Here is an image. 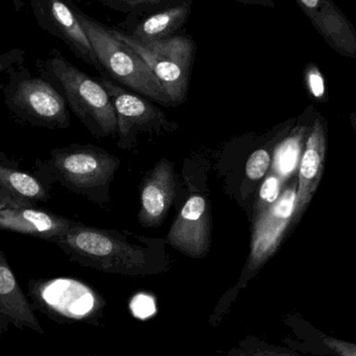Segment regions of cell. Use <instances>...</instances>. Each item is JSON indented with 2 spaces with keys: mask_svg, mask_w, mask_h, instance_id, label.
<instances>
[{
  "mask_svg": "<svg viewBox=\"0 0 356 356\" xmlns=\"http://www.w3.org/2000/svg\"><path fill=\"white\" fill-rule=\"evenodd\" d=\"M120 161L92 145L71 144L50 150L47 159L35 162L33 175L51 188L58 184L75 194L93 198L96 191L114 177Z\"/></svg>",
  "mask_w": 356,
  "mask_h": 356,
  "instance_id": "4",
  "label": "cell"
},
{
  "mask_svg": "<svg viewBox=\"0 0 356 356\" xmlns=\"http://www.w3.org/2000/svg\"><path fill=\"white\" fill-rule=\"evenodd\" d=\"M297 152H298V148L296 143L289 142V144H286L280 154V166L282 172L286 173L292 170L296 163Z\"/></svg>",
  "mask_w": 356,
  "mask_h": 356,
  "instance_id": "25",
  "label": "cell"
},
{
  "mask_svg": "<svg viewBox=\"0 0 356 356\" xmlns=\"http://www.w3.org/2000/svg\"><path fill=\"white\" fill-rule=\"evenodd\" d=\"M38 25L62 40L76 58L104 73L89 38L66 0H29Z\"/></svg>",
  "mask_w": 356,
  "mask_h": 356,
  "instance_id": "8",
  "label": "cell"
},
{
  "mask_svg": "<svg viewBox=\"0 0 356 356\" xmlns=\"http://www.w3.org/2000/svg\"><path fill=\"white\" fill-rule=\"evenodd\" d=\"M0 191L33 204L45 203L51 198L50 188L37 175L21 169L18 161L0 152Z\"/></svg>",
  "mask_w": 356,
  "mask_h": 356,
  "instance_id": "16",
  "label": "cell"
},
{
  "mask_svg": "<svg viewBox=\"0 0 356 356\" xmlns=\"http://www.w3.org/2000/svg\"><path fill=\"white\" fill-rule=\"evenodd\" d=\"M325 140L319 123L315 127L309 142L307 150L303 154L299 175V190L296 196V211H300L311 200L312 195L317 188L323 169Z\"/></svg>",
  "mask_w": 356,
  "mask_h": 356,
  "instance_id": "17",
  "label": "cell"
},
{
  "mask_svg": "<svg viewBox=\"0 0 356 356\" xmlns=\"http://www.w3.org/2000/svg\"><path fill=\"white\" fill-rule=\"evenodd\" d=\"M171 246L182 254L202 259L211 244V221L204 197H190L178 213L168 232Z\"/></svg>",
  "mask_w": 356,
  "mask_h": 356,
  "instance_id": "9",
  "label": "cell"
},
{
  "mask_svg": "<svg viewBox=\"0 0 356 356\" xmlns=\"http://www.w3.org/2000/svg\"><path fill=\"white\" fill-rule=\"evenodd\" d=\"M320 342L336 356H356V344L320 334Z\"/></svg>",
  "mask_w": 356,
  "mask_h": 356,
  "instance_id": "22",
  "label": "cell"
},
{
  "mask_svg": "<svg viewBox=\"0 0 356 356\" xmlns=\"http://www.w3.org/2000/svg\"><path fill=\"white\" fill-rule=\"evenodd\" d=\"M37 207L29 201L22 200V199L16 198L8 193L0 191V209H6V207Z\"/></svg>",
  "mask_w": 356,
  "mask_h": 356,
  "instance_id": "26",
  "label": "cell"
},
{
  "mask_svg": "<svg viewBox=\"0 0 356 356\" xmlns=\"http://www.w3.org/2000/svg\"><path fill=\"white\" fill-rule=\"evenodd\" d=\"M108 92L117 115V131L122 139L138 129H152L166 122L164 114L147 100L135 95L106 76L97 79Z\"/></svg>",
  "mask_w": 356,
  "mask_h": 356,
  "instance_id": "11",
  "label": "cell"
},
{
  "mask_svg": "<svg viewBox=\"0 0 356 356\" xmlns=\"http://www.w3.org/2000/svg\"><path fill=\"white\" fill-rule=\"evenodd\" d=\"M243 4H248V6H261L265 8H275V2L274 0H236Z\"/></svg>",
  "mask_w": 356,
  "mask_h": 356,
  "instance_id": "28",
  "label": "cell"
},
{
  "mask_svg": "<svg viewBox=\"0 0 356 356\" xmlns=\"http://www.w3.org/2000/svg\"><path fill=\"white\" fill-rule=\"evenodd\" d=\"M74 221L37 207L0 209V230L40 238L56 244Z\"/></svg>",
  "mask_w": 356,
  "mask_h": 356,
  "instance_id": "10",
  "label": "cell"
},
{
  "mask_svg": "<svg viewBox=\"0 0 356 356\" xmlns=\"http://www.w3.org/2000/svg\"><path fill=\"white\" fill-rule=\"evenodd\" d=\"M6 74L4 104L17 121L50 131L69 129L68 104L50 81L31 74L24 64L10 67Z\"/></svg>",
  "mask_w": 356,
  "mask_h": 356,
  "instance_id": "5",
  "label": "cell"
},
{
  "mask_svg": "<svg viewBox=\"0 0 356 356\" xmlns=\"http://www.w3.org/2000/svg\"><path fill=\"white\" fill-rule=\"evenodd\" d=\"M193 0H186L179 6L161 10L131 25L127 33L141 43H152L178 35L186 24L192 13ZM123 33V31H122Z\"/></svg>",
  "mask_w": 356,
  "mask_h": 356,
  "instance_id": "15",
  "label": "cell"
},
{
  "mask_svg": "<svg viewBox=\"0 0 356 356\" xmlns=\"http://www.w3.org/2000/svg\"><path fill=\"white\" fill-rule=\"evenodd\" d=\"M229 356H300L277 347L266 344L255 338L241 341L238 346L228 353Z\"/></svg>",
  "mask_w": 356,
  "mask_h": 356,
  "instance_id": "19",
  "label": "cell"
},
{
  "mask_svg": "<svg viewBox=\"0 0 356 356\" xmlns=\"http://www.w3.org/2000/svg\"><path fill=\"white\" fill-rule=\"evenodd\" d=\"M54 245L71 261L106 273L139 276L164 271L145 249L129 244L108 230L77 222Z\"/></svg>",
  "mask_w": 356,
  "mask_h": 356,
  "instance_id": "2",
  "label": "cell"
},
{
  "mask_svg": "<svg viewBox=\"0 0 356 356\" xmlns=\"http://www.w3.org/2000/svg\"><path fill=\"white\" fill-rule=\"evenodd\" d=\"M280 181L277 177L271 175L264 181L259 191L261 203L259 205V211H263L266 207H270L280 198Z\"/></svg>",
  "mask_w": 356,
  "mask_h": 356,
  "instance_id": "21",
  "label": "cell"
},
{
  "mask_svg": "<svg viewBox=\"0 0 356 356\" xmlns=\"http://www.w3.org/2000/svg\"><path fill=\"white\" fill-rule=\"evenodd\" d=\"M27 288L33 309L54 321L97 325L106 307L93 289L73 278L31 280Z\"/></svg>",
  "mask_w": 356,
  "mask_h": 356,
  "instance_id": "7",
  "label": "cell"
},
{
  "mask_svg": "<svg viewBox=\"0 0 356 356\" xmlns=\"http://www.w3.org/2000/svg\"><path fill=\"white\" fill-rule=\"evenodd\" d=\"M25 50L22 48H12L0 54V76L6 73L10 67L24 64ZM3 83H0V90L3 88Z\"/></svg>",
  "mask_w": 356,
  "mask_h": 356,
  "instance_id": "24",
  "label": "cell"
},
{
  "mask_svg": "<svg viewBox=\"0 0 356 356\" xmlns=\"http://www.w3.org/2000/svg\"><path fill=\"white\" fill-rule=\"evenodd\" d=\"M93 1L115 12L129 15L134 21L138 22L144 17L179 6L186 0H93Z\"/></svg>",
  "mask_w": 356,
  "mask_h": 356,
  "instance_id": "18",
  "label": "cell"
},
{
  "mask_svg": "<svg viewBox=\"0 0 356 356\" xmlns=\"http://www.w3.org/2000/svg\"><path fill=\"white\" fill-rule=\"evenodd\" d=\"M113 31L152 69L172 106L186 100L197 50L191 35L178 33L161 41L141 43L118 29Z\"/></svg>",
  "mask_w": 356,
  "mask_h": 356,
  "instance_id": "6",
  "label": "cell"
},
{
  "mask_svg": "<svg viewBox=\"0 0 356 356\" xmlns=\"http://www.w3.org/2000/svg\"><path fill=\"white\" fill-rule=\"evenodd\" d=\"M8 325H10V322L8 320L0 313V334H3L4 332L8 330Z\"/></svg>",
  "mask_w": 356,
  "mask_h": 356,
  "instance_id": "29",
  "label": "cell"
},
{
  "mask_svg": "<svg viewBox=\"0 0 356 356\" xmlns=\"http://www.w3.org/2000/svg\"><path fill=\"white\" fill-rule=\"evenodd\" d=\"M175 198L172 165L160 161L146 177L141 192L139 221L144 227H154L164 221Z\"/></svg>",
  "mask_w": 356,
  "mask_h": 356,
  "instance_id": "13",
  "label": "cell"
},
{
  "mask_svg": "<svg viewBox=\"0 0 356 356\" xmlns=\"http://www.w3.org/2000/svg\"><path fill=\"white\" fill-rule=\"evenodd\" d=\"M66 1L89 38L104 72H108L115 81L141 95L164 106H172L152 69L131 48L115 35L112 29L86 14L71 0Z\"/></svg>",
  "mask_w": 356,
  "mask_h": 356,
  "instance_id": "3",
  "label": "cell"
},
{
  "mask_svg": "<svg viewBox=\"0 0 356 356\" xmlns=\"http://www.w3.org/2000/svg\"><path fill=\"white\" fill-rule=\"evenodd\" d=\"M271 159L268 152L264 149H259L251 154L250 158L247 161L246 175L251 180L261 179L267 173L270 167Z\"/></svg>",
  "mask_w": 356,
  "mask_h": 356,
  "instance_id": "20",
  "label": "cell"
},
{
  "mask_svg": "<svg viewBox=\"0 0 356 356\" xmlns=\"http://www.w3.org/2000/svg\"><path fill=\"white\" fill-rule=\"evenodd\" d=\"M40 76L62 94L75 116L92 135L106 138L117 131V115L102 83L60 56L40 58L35 63Z\"/></svg>",
  "mask_w": 356,
  "mask_h": 356,
  "instance_id": "1",
  "label": "cell"
},
{
  "mask_svg": "<svg viewBox=\"0 0 356 356\" xmlns=\"http://www.w3.org/2000/svg\"><path fill=\"white\" fill-rule=\"evenodd\" d=\"M309 83L314 95L316 97H321L325 91L323 77L321 76V74L318 71H311L309 74Z\"/></svg>",
  "mask_w": 356,
  "mask_h": 356,
  "instance_id": "27",
  "label": "cell"
},
{
  "mask_svg": "<svg viewBox=\"0 0 356 356\" xmlns=\"http://www.w3.org/2000/svg\"><path fill=\"white\" fill-rule=\"evenodd\" d=\"M296 1L334 50L356 58V31L332 0Z\"/></svg>",
  "mask_w": 356,
  "mask_h": 356,
  "instance_id": "12",
  "label": "cell"
},
{
  "mask_svg": "<svg viewBox=\"0 0 356 356\" xmlns=\"http://www.w3.org/2000/svg\"><path fill=\"white\" fill-rule=\"evenodd\" d=\"M0 313L10 324L20 330L29 328L38 334H44L43 327L38 321L33 307L23 292L6 259L0 250Z\"/></svg>",
  "mask_w": 356,
  "mask_h": 356,
  "instance_id": "14",
  "label": "cell"
},
{
  "mask_svg": "<svg viewBox=\"0 0 356 356\" xmlns=\"http://www.w3.org/2000/svg\"><path fill=\"white\" fill-rule=\"evenodd\" d=\"M13 1H14L15 10H16L17 12H20L21 8L24 6L22 0H13Z\"/></svg>",
  "mask_w": 356,
  "mask_h": 356,
  "instance_id": "30",
  "label": "cell"
},
{
  "mask_svg": "<svg viewBox=\"0 0 356 356\" xmlns=\"http://www.w3.org/2000/svg\"><path fill=\"white\" fill-rule=\"evenodd\" d=\"M131 309L135 317L139 319H147L156 314V303L152 297L140 294L131 301Z\"/></svg>",
  "mask_w": 356,
  "mask_h": 356,
  "instance_id": "23",
  "label": "cell"
}]
</instances>
